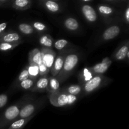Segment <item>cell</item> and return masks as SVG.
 I'll list each match as a JSON object with an SVG mask.
<instances>
[{
  "label": "cell",
  "instance_id": "6da1fadb",
  "mask_svg": "<svg viewBox=\"0 0 129 129\" xmlns=\"http://www.w3.org/2000/svg\"><path fill=\"white\" fill-rule=\"evenodd\" d=\"M79 60V55L77 53L74 52H69L68 53L66 57L62 69L59 74L55 77L59 83L65 81L70 76L78 65Z\"/></svg>",
  "mask_w": 129,
  "mask_h": 129
},
{
  "label": "cell",
  "instance_id": "7a4b0ae2",
  "mask_svg": "<svg viewBox=\"0 0 129 129\" xmlns=\"http://www.w3.org/2000/svg\"><path fill=\"white\" fill-rule=\"evenodd\" d=\"M26 101L27 100L23 98V100H20L16 104L13 105L6 108L0 117V129H2L16 120L21 108Z\"/></svg>",
  "mask_w": 129,
  "mask_h": 129
},
{
  "label": "cell",
  "instance_id": "3957f363",
  "mask_svg": "<svg viewBox=\"0 0 129 129\" xmlns=\"http://www.w3.org/2000/svg\"><path fill=\"white\" fill-rule=\"evenodd\" d=\"M112 79L103 75H95L93 78L81 84L82 87V92L84 94H88L95 91L97 89L108 84Z\"/></svg>",
  "mask_w": 129,
  "mask_h": 129
},
{
  "label": "cell",
  "instance_id": "277c9868",
  "mask_svg": "<svg viewBox=\"0 0 129 129\" xmlns=\"http://www.w3.org/2000/svg\"><path fill=\"white\" fill-rule=\"evenodd\" d=\"M49 99L50 103L56 107H62L71 105L76 103L78 100L77 96L70 95L59 90L56 93L49 94Z\"/></svg>",
  "mask_w": 129,
  "mask_h": 129
},
{
  "label": "cell",
  "instance_id": "5b68a950",
  "mask_svg": "<svg viewBox=\"0 0 129 129\" xmlns=\"http://www.w3.org/2000/svg\"><path fill=\"white\" fill-rule=\"evenodd\" d=\"M40 104L39 101H26L21 108L20 113L16 120L22 118H26L34 115V113L38 109Z\"/></svg>",
  "mask_w": 129,
  "mask_h": 129
},
{
  "label": "cell",
  "instance_id": "8992f818",
  "mask_svg": "<svg viewBox=\"0 0 129 129\" xmlns=\"http://www.w3.org/2000/svg\"><path fill=\"white\" fill-rule=\"evenodd\" d=\"M40 52L41 54L42 63L50 71L57 56L56 53L52 49L45 47L42 48Z\"/></svg>",
  "mask_w": 129,
  "mask_h": 129
},
{
  "label": "cell",
  "instance_id": "52a82bcc",
  "mask_svg": "<svg viewBox=\"0 0 129 129\" xmlns=\"http://www.w3.org/2000/svg\"><path fill=\"white\" fill-rule=\"evenodd\" d=\"M68 52H69L67 51V50H65V51L63 50V51H61L59 53V55H57L55 60H54V64H53L50 71L52 76L56 77L59 74L60 71L62 69L64 61H65L66 57V55L68 54Z\"/></svg>",
  "mask_w": 129,
  "mask_h": 129
},
{
  "label": "cell",
  "instance_id": "ba28073f",
  "mask_svg": "<svg viewBox=\"0 0 129 129\" xmlns=\"http://www.w3.org/2000/svg\"><path fill=\"white\" fill-rule=\"evenodd\" d=\"M112 60L108 57H105L102 60L100 63L95 64L93 66L89 68V70L94 75H103L109 69L112 64Z\"/></svg>",
  "mask_w": 129,
  "mask_h": 129
},
{
  "label": "cell",
  "instance_id": "9c48e42d",
  "mask_svg": "<svg viewBox=\"0 0 129 129\" xmlns=\"http://www.w3.org/2000/svg\"><path fill=\"white\" fill-rule=\"evenodd\" d=\"M81 12L86 20L89 23H94L98 19V15L95 10L89 5H83Z\"/></svg>",
  "mask_w": 129,
  "mask_h": 129
},
{
  "label": "cell",
  "instance_id": "30bf717a",
  "mask_svg": "<svg viewBox=\"0 0 129 129\" xmlns=\"http://www.w3.org/2000/svg\"><path fill=\"white\" fill-rule=\"evenodd\" d=\"M49 76H40L37 79L35 84L31 91L37 92V93H44L47 91L48 83H49Z\"/></svg>",
  "mask_w": 129,
  "mask_h": 129
},
{
  "label": "cell",
  "instance_id": "8fae6325",
  "mask_svg": "<svg viewBox=\"0 0 129 129\" xmlns=\"http://www.w3.org/2000/svg\"><path fill=\"white\" fill-rule=\"evenodd\" d=\"M129 57V43L126 42L125 44L117 49L113 54V58L118 61L127 60H128Z\"/></svg>",
  "mask_w": 129,
  "mask_h": 129
},
{
  "label": "cell",
  "instance_id": "7c38bea8",
  "mask_svg": "<svg viewBox=\"0 0 129 129\" xmlns=\"http://www.w3.org/2000/svg\"><path fill=\"white\" fill-rule=\"evenodd\" d=\"M21 39H22V37H21V35L16 31H6L0 37V43L20 42H22Z\"/></svg>",
  "mask_w": 129,
  "mask_h": 129
},
{
  "label": "cell",
  "instance_id": "4fadbf2b",
  "mask_svg": "<svg viewBox=\"0 0 129 129\" xmlns=\"http://www.w3.org/2000/svg\"><path fill=\"white\" fill-rule=\"evenodd\" d=\"M121 29L117 25H113L106 29L102 34V39L103 40H110L117 37L120 34Z\"/></svg>",
  "mask_w": 129,
  "mask_h": 129
},
{
  "label": "cell",
  "instance_id": "5bb4252c",
  "mask_svg": "<svg viewBox=\"0 0 129 129\" xmlns=\"http://www.w3.org/2000/svg\"><path fill=\"white\" fill-rule=\"evenodd\" d=\"M40 3L42 4L44 8L46 9L49 12L52 13H59L61 10V6L57 1H52V0H45V1H40Z\"/></svg>",
  "mask_w": 129,
  "mask_h": 129
},
{
  "label": "cell",
  "instance_id": "9a60e30c",
  "mask_svg": "<svg viewBox=\"0 0 129 129\" xmlns=\"http://www.w3.org/2000/svg\"><path fill=\"white\" fill-rule=\"evenodd\" d=\"M11 6L18 11H25L31 6L32 2L30 0H15L11 1Z\"/></svg>",
  "mask_w": 129,
  "mask_h": 129
},
{
  "label": "cell",
  "instance_id": "2e32d148",
  "mask_svg": "<svg viewBox=\"0 0 129 129\" xmlns=\"http://www.w3.org/2000/svg\"><path fill=\"white\" fill-rule=\"evenodd\" d=\"M28 60L29 63L35 64L38 66L42 64L41 54H40V50L39 49L35 48L29 52Z\"/></svg>",
  "mask_w": 129,
  "mask_h": 129
},
{
  "label": "cell",
  "instance_id": "e0dca14e",
  "mask_svg": "<svg viewBox=\"0 0 129 129\" xmlns=\"http://www.w3.org/2000/svg\"><path fill=\"white\" fill-rule=\"evenodd\" d=\"M59 90H60V83L57 79L55 77H49V83L47 88V91L48 92V94L56 93Z\"/></svg>",
  "mask_w": 129,
  "mask_h": 129
},
{
  "label": "cell",
  "instance_id": "ac0fdd59",
  "mask_svg": "<svg viewBox=\"0 0 129 129\" xmlns=\"http://www.w3.org/2000/svg\"><path fill=\"white\" fill-rule=\"evenodd\" d=\"M64 26L69 31H75L79 29V23L76 19L73 17H68L64 20Z\"/></svg>",
  "mask_w": 129,
  "mask_h": 129
},
{
  "label": "cell",
  "instance_id": "d6986e66",
  "mask_svg": "<svg viewBox=\"0 0 129 129\" xmlns=\"http://www.w3.org/2000/svg\"><path fill=\"white\" fill-rule=\"evenodd\" d=\"M60 91L73 96L79 95L82 92V87L81 84H72L63 89H60Z\"/></svg>",
  "mask_w": 129,
  "mask_h": 129
},
{
  "label": "cell",
  "instance_id": "ffe728a7",
  "mask_svg": "<svg viewBox=\"0 0 129 129\" xmlns=\"http://www.w3.org/2000/svg\"><path fill=\"white\" fill-rule=\"evenodd\" d=\"M39 44L42 47L51 49L54 43V40L49 34H44L39 38Z\"/></svg>",
  "mask_w": 129,
  "mask_h": 129
},
{
  "label": "cell",
  "instance_id": "44dd1931",
  "mask_svg": "<svg viewBox=\"0 0 129 129\" xmlns=\"http://www.w3.org/2000/svg\"><path fill=\"white\" fill-rule=\"evenodd\" d=\"M34 117V115H32L28 118H22V119H18L17 120H15L10 125L8 129H23Z\"/></svg>",
  "mask_w": 129,
  "mask_h": 129
},
{
  "label": "cell",
  "instance_id": "7402d4cb",
  "mask_svg": "<svg viewBox=\"0 0 129 129\" xmlns=\"http://www.w3.org/2000/svg\"><path fill=\"white\" fill-rule=\"evenodd\" d=\"M97 9L100 13L106 18L110 17L115 13V10L113 8L105 5H98Z\"/></svg>",
  "mask_w": 129,
  "mask_h": 129
},
{
  "label": "cell",
  "instance_id": "603a6c76",
  "mask_svg": "<svg viewBox=\"0 0 129 129\" xmlns=\"http://www.w3.org/2000/svg\"><path fill=\"white\" fill-rule=\"evenodd\" d=\"M29 74V78L34 79H37L40 77L39 68L37 64L29 63V65L26 67Z\"/></svg>",
  "mask_w": 129,
  "mask_h": 129
},
{
  "label": "cell",
  "instance_id": "cb8c5ba5",
  "mask_svg": "<svg viewBox=\"0 0 129 129\" xmlns=\"http://www.w3.org/2000/svg\"><path fill=\"white\" fill-rule=\"evenodd\" d=\"M36 81L37 79H34L29 78L27 79H26V80L21 81L17 86H18V88L24 89V90L31 91V89H32L33 87L35 85Z\"/></svg>",
  "mask_w": 129,
  "mask_h": 129
},
{
  "label": "cell",
  "instance_id": "d4e9b609",
  "mask_svg": "<svg viewBox=\"0 0 129 129\" xmlns=\"http://www.w3.org/2000/svg\"><path fill=\"white\" fill-rule=\"evenodd\" d=\"M18 28L19 31L23 34L25 35H31L34 33L35 30H34V28L31 25V24L26 23H20L18 26Z\"/></svg>",
  "mask_w": 129,
  "mask_h": 129
},
{
  "label": "cell",
  "instance_id": "484cf974",
  "mask_svg": "<svg viewBox=\"0 0 129 129\" xmlns=\"http://www.w3.org/2000/svg\"><path fill=\"white\" fill-rule=\"evenodd\" d=\"M94 76L95 75L93 74V73L91 72V71L89 70V68H84L80 74L81 83H82V84H84L86 82L90 80V79H91V78H93Z\"/></svg>",
  "mask_w": 129,
  "mask_h": 129
},
{
  "label": "cell",
  "instance_id": "4316f807",
  "mask_svg": "<svg viewBox=\"0 0 129 129\" xmlns=\"http://www.w3.org/2000/svg\"><path fill=\"white\" fill-rule=\"evenodd\" d=\"M22 42L16 43H8V42H1L0 43V51L1 52H7L13 50L18 46Z\"/></svg>",
  "mask_w": 129,
  "mask_h": 129
},
{
  "label": "cell",
  "instance_id": "83f0119b",
  "mask_svg": "<svg viewBox=\"0 0 129 129\" xmlns=\"http://www.w3.org/2000/svg\"><path fill=\"white\" fill-rule=\"evenodd\" d=\"M69 44V42L66 39H58L54 43V45L55 49H57L58 50H60V51L68 47Z\"/></svg>",
  "mask_w": 129,
  "mask_h": 129
},
{
  "label": "cell",
  "instance_id": "f1b7e54d",
  "mask_svg": "<svg viewBox=\"0 0 129 129\" xmlns=\"http://www.w3.org/2000/svg\"><path fill=\"white\" fill-rule=\"evenodd\" d=\"M31 25L34 28V30H35V31L39 33L44 32V31H47V30L48 29L45 24L43 23L39 22V21H34L31 24Z\"/></svg>",
  "mask_w": 129,
  "mask_h": 129
},
{
  "label": "cell",
  "instance_id": "f546056e",
  "mask_svg": "<svg viewBox=\"0 0 129 129\" xmlns=\"http://www.w3.org/2000/svg\"><path fill=\"white\" fill-rule=\"evenodd\" d=\"M28 78H29V74L28 72L27 69H26V68H24V69L21 71V73H20L19 76H18L17 79H16V81H15V83L16 84V85H18L19 83H21L23 81L26 80Z\"/></svg>",
  "mask_w": 129,
  "mask_h": 129
},
{
  "label": "cell",
  "instance_id": "4dcf8cb0",
  "mask_svg": "<svg viewBox=\"0 0 129 129\" xmlns=\"http://www.w3.org/2000/svg\"><path fill=\"white\" fill-rule=\"evenodd\" d=\"M39 75L40 76H47V74L50 73V69H48L44 64H40L39 66Z\"/></svg>",
  "mask_w": 129,
  "mask_h": 129
},
{
  "label": "cell",
  "instance_id": "1f68e13d",
  "mask_svg": "<svg viewBox=\"0 0 129 129\" xmlns=\"http://www.w3.org/2000/svg\"><path fill=\"white\" fill-rule=\"evenodd\" d=\"M8 100V97L6 94H0V108H3L6 105Z\"/></svg>",
  "mask_w": 129,
  "mask_h": 129
},
{
  "label": "cell",
  "instance_id": "d6a6232c",
  "mask_svg": "<svg viewBox=\"0 0 129 129\" xmlns=\"http://www.w3.org/2000/svg\"><path fill=\"white\" fill-rule=\"evenodd\" d=\"M7 23L3 22L0 23V37L5 32L6 27H7Z\"/></svg>",
  "mask_w": 129,
  "mask_h": 129
},
{
  "label": "cell",
  "instance_id": "836d02e7",
  "mask_svg": "<svg viewBox=\"0 0 129 129\" xmlns=\"http://www.w3.org/2000/svg\"><path fill=\"white\" fill-rule=\"evenodd\" d=\"M124 19L125 22L127 24H128L129 23V7L128 6H127V8H126L125 11L124 13Z\"/></svg>",
  "mask_w": 129,
  "mask_h": 129
},
{
  "label": "cell",
  "instance_id": "e575fe53",
  "mask_svg": "<svg viewBox=\"0 0 129 129\" xmlns=\"http://www.w3.org/2000/svg\"><path fill=\"white\" fill-rule=\"evenodd\" d=\"M8 3V0H0V7L1 6H3L5 5V4Z\"/></svg>",
  "mask_w": 129,
  "mask_h": 129
},
{
  "label": "cell",
  "instance_id": "d590c367",
  "mask_svg": "<svg viewBox=\"0 0 129 129\" xmlns=\"http://www.w3.org/2000/svg\"><path fill=\"white\" fill-rule=\"evenodd\" d=\"M91 2H92L91 0H87V1H86V0H83V1H81V3H84V5H89V4L88 3H91Z\"/></svg>",
  "mask_w": 129,
  "mask_h": 129
}]
</instances>
